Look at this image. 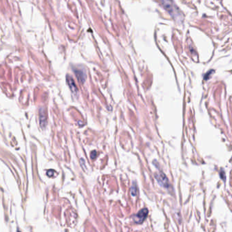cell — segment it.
<instances>
[{"label":"cell","instance_id":"1","mask_svg":"<svg viewBox=\"0 0 232 232\" xmlns=\"http://www.w3.org/2000/svg\"><path fill=\"white\" fill-rule=\"evenodd\" d=\"M165 9L170 13L173 19L176 20H182V13L173 0H159Z\"/></svg>","mask_w":232,"mask_h":232},{"label":"cell","instance_id":"2","mask_svg":"<svg viewBox=\"0 0 232 232\" xmlns=\"http://www.w3.org/2000/svg\"><path fill=\"white\" fill-rule=\"evenodd\" d=\"M154 176H155V179L157 180V181L158 182V183L161 186H163V187L164 188L169 187V181H168L167 176H166L163 173H157Z\"/></svg>","mask_w":232,"mask_h":232},{"label":"cell","instance_id":"3","mask_svg":"<svg viewBox=\"0 0 232 232\" xmlns=\"http://www.w3.org/2000/svg\"><path fill=\"white\" fill-rule=\"evenodd\" d=\"M148 214H149V210L147 208H144L141 210L138 214L133 216V220L136 223H142L144 220L146 219L147 217Z\"/></svg>","mask_w":232,"mask_h":232},{"label":"cell","instance_id":"4","mask_svg":"<svg viewBox=\"0 0 232 232\" xmlns=\"http://www.w3.org/2000/svg\"><path fill=\"white\" fill-rule=\"evenodd\" d=\"M67 83L68 84V85H69V87L70 88V89H71L72 93H76L78 92V88H77L76 84L74 83V80L72 77H70L69 76H67Z\"/></svg>","mask_w":232,"mask_h":232},{"label":"cell","instance_id":"5","mask_svg":"<svg viewBox=\"0 0 232 232\" xmlns=\"http://www.w3.org/2000/svg\"><path fill=\"white\" fill-rule=\"evenodd\" d=\"M74 73L76 74V76L79 82H80V83H84V82L85 81L86 74L85 73V72L83 71L82 70L76 69V70H74Z\"/></svg>","mask_w":232,"mask_h":232},{"label":"cell","instance_id":"6","mask_svg":"<svg viewBox=\"0 0 232 232\" xmlns=\"http://www.w3.org/2000/svg\"><path fill=\"white\" fill-rule=\"evenodd\" d=\"M40 125L42 127H44L45 125L46 124V117H45V114L44 112H42V110H40Z\"/></svg>","mask_w":232,"mask_h":232},{"label":"cell","instance_id":"7","mask_svg":"<svg viewBox=\"0 0 232 232\" xmlns=\"http://www.w3.org/2000/svg\"><path fill=\"white\" fill-rule=\"evenodd\" d=\"M131 193L133 196H136L138 193V188L136 184H133L131 188Z\"/></svg>","mask_w":232,"mask_h":232},{"label":"cell","instance_id":"8","mask_svg":"<svg viewBox=\"0 0 232 232\" xmlns=\"http://www.w3.org/2000/svg\"><path fill=\"white\" fill-rule=\"evenodd\" d=\"M214 73V71L213 70H211V71H210L209 72H208V73H207L206 74V76H205V80H208L209 78H210V76H211V74H213Z\"/></svg>","mask_w":232,"mask_h":232},{"label":"cell","instance_id":"9","mask_svg":"<svg viewBox=\"0 0 232 232\" xmlns=\"http://www.w3.org/2000/svg\"><path fill=\"white\" fill-rule=\"evenodd\" d=\"M54 172V170H49V171L47 172L46 174H47V176H50V177H52V176H53Z\"/></svg>","mask_w":232,"mask_h":232},{"label":"cell","instance_id":"10","mask_svg":"<svg viewBox=\"0 0 232 232\" xmlns=\"http://www.w3.org/2000/svg\"><path fill=\"white\" fill-rule=\"evenodd\" d=\"M97 156V152L96 151H93L91 153V158L92 159H95Z\"/></svg>","mask_w":232,"mask_h":232},{"label":"cell","instance_id":"11","mask_svg":"<svg viewBox=\"0 0 232 232\" xmlns=\"http://www.w3.org/2000/svg\"><path fill=\"white\" fill-rule=\"evenodd\" d=\"M220 178L223 180V181H225V173L223 171L220 173Z\"/></svg>","mask_w":232,"mask_h":232}]
</instances>
